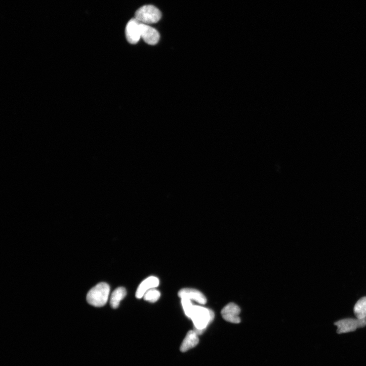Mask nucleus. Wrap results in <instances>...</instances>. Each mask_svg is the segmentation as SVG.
<instances>
[{
	"instance_id": "f257e3e1",
	"label": "nucleus",
	"mask_w": 366,
	"mask_h": 366,
	"mask_svg": "<svg viewBox=\"0 0 366 366\" xmlns=\"http://www.w3.org/2000/svg\"><path fill=\"white\" fill-rule=\"evenodd\" d=\"M213 311L200 306L194 305L190 316L194 324V330L198 335H201L207 329L214 319Z\"/></svg>"
},
{
	"instance_id": "f03ea898",
	"label": "nucleus",
	"mask_w": 366,
	"mask_h": 366,
	"mask_svg": "<svg viewBox=\"0 0 366 366\" xmlns=\"http://www.w3.org/2000/svg\"><path fill=\"white\" fill-rule=\"evenodd\" d=\"M110 293V287L105 282H101L92 288L88 293L87 300L89 304L101 307L108 301Z\"/></svg>"
},
{
	"instance_id": "7ed1b4c3",
	"label": "nucleus",
	"mask_w": 366,
	"mask_h": 366,
	"mask_svg": "<svg viewBox=\"0 0 366 366\" xmlns=\"http://www.w3.org/2000/svg\"><path fill=\"white\" fill-rule=\"evenodd\" d=\"M136 19L141 23L151 24L156 23L161 18L160 11L153 6H145L136 13Z\"/></svg>"
},
{
	"instance_id": "20e7f679",
	"label": "nucleus",
	"mask_w": 366,
	"mask_h": 366,
	"mask_svg": "<svg viewBox=\"0 0 366 366\" xmlns=\"http://www.w3.org/2000/svg\"><path fill=\"white\" fill-rule=\"evenodd\" d=\"M334 324L337 327L339 334L355 331L358 328L366 326V317L363 319L346 318L336 321Z\"/></svg>"
},
{
	"instance_id": "39448f33",
	"label": "nucleus",
	"mask_w": 366,
	"mask_h": 366,
	"mask_svg": "<svg viewBox=\"0 0 366 366\" xmlns=\"http://www.w3.org/2000/svg\"><path fill=\"white\" fill-rule=\"evenodd\" d=\"M141 23L136 18L131 20L127 24L126 33L127 40L133 45L137 44L141 38Z\"/></svg>"
},
{
	"instance_id": "423d86ee",
	"label": "nucleus",
	"mask_w": 366,
	"mask_h": 366,
	"mask_svg": "<svg viewBox=\"0 0 366 366\" xmlns=\"http://www.w3.org/2000/svg\"><path fill=\"white\" fill-rule=\"evenodd\" d=\"M240 308L237 305L231 303L223 308L221 311V315L226 321L237 324L240 322Z\"/></svg>"
},
{
	"instance_id": "0eeeda50",
	"label": "nucleus",
	"mask_w": 366,
	"mask_h": 366,
	"mask_svg": "<svg viewBox=\"0 0 366 366\" xmlns=\"http://www.w3.org/2000/svg\"><path fill=\"white\" fill-rule=\"evenodd\" d=\"M141 38L150 45H156L160 38L159 32L148 25L141 24Z\"/></svg>"
},
{
	"instance_id": "6e6552de",
	"label": "nucleus",
	"mask_w": 366,
	"mask_h": 366,
	"mask_svg": "<svg viewBox=\"0 0 366 366\" xmlns=\"http://www.w3.org/2000/svg\"><path fill=\"white\" fill-rule=\"evenodd\" d=\"M159 285V280L154 276H150L144 280L139 286L136 292V297L141 299L149 290L155 289Z\"/></svg>"
},
{
	"instance_id": "1a4fd4ad",
	"label": "nucleus",
	"mask_w": 366,
	"mask_h": 366,
	"mask_svg": "<svg viewBox=\"0 0 366 366\" xmlns=\"http://www.w3.org/2000/svg\"><path fill=\"white\" fill-rule=\"evenodd\" d=\"M178 296L181 299L186 298L201 305H205L207 302L206 297L200 292L195 289H182L179 292Z\"/></svg>"
},
{
	"instance_id": "9d476101",
	"label": "nucleus",
	"mask_w": 366,
	"mask_h": 366,
	"mask_svg": "<svg viewBox=\"0 0 366 366\" xmlns=\"http://www.w3.org/2000/svg\"><path fill=\"white\" fill-rule=\"evenodd\" d=\"M199 343L198 335L194 330L190 331L186 335L180 347V350L185 352L195 347Z\"/></svg>"
},
{
	"instance_id": "9b49d317",
	"label": "nucleus",
	"mask_w": 366,
	"mask_h": 366,
	"mask_svg": "<svg viewBox=\"0 0 366 366\" xmlns=\"http://www.w3.org/2000/svg\"><path fill=\"white\" fill-rule=\"evenodd\" d=\"M126 289L123 287H119L115 289L111 294L110 304L111 307L113 309L117 308L120 302L127 296Z\"/></svg>"
},
{
	"instance_id": "f8f14e48",
	"label": "nucleus",
	"mask_w": 366,
	"mask_h": 366,
	"mask_svg": "<svg viewBox=\"0 0 366 366\" xmlns=\"http://www.w3.org/2000/svg\"><path fill=\"white\" fill-rule=\"evenodd\" d=\"M354 313L358 319L366 317V297L360 298L355 304L353 308Z\"/></svg>"
},
{
	"instance_id": "ddd939ff",
	"label": "nucleus",
	"mask_w": 366,
	"mask_h": 366,
	"mask_svg": "<svg viewBox=\"0 0 366 366\" xmlns=\"http://www.w3.org/2000/svg\"><path fill=\"white\" fill-rule=\"evenodd\" d=\"M160 293L155 289L148 291L144 295V300L151 303L157 302L160 297Z\"/></svg>"
},
{
	"instance_id": "4468645a",
	"label": "nucleus",
	"mask_w": 366,
	"mask_h": 366,
	"mask_svg": "<svg viewBox=\"0 0 366 366\" xmlns=\"http://www.w3.org/2000/svg\"><path fill=\"white\" fill-rule=\"evenodd\" d=\"M181 303L185 314L189 318L194 305L191 300L186 298H181Z\"/></svg>"
}]
</instances>
